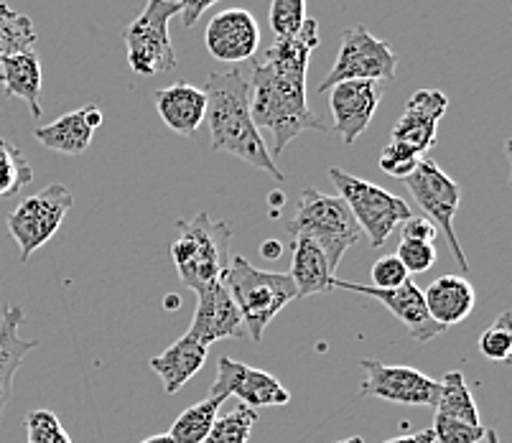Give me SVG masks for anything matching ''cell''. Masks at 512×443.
<instances>
[{"label":"cell","mask_w":512,"mask_h":443,"mask_svg":"<svg viewBox=\"0 0 512 443\" xmlns=\"http://www.w3.org/2000/svg\"><path fill=\"white\" fill-rule=\"evenodd\" d=\"M319 46V23L306 18L304 29L293 39H276L271 49L253 62L250 115L258 130H271V156H281L293 138L306 130L329 133L306 102V74L314 49Z\"/></svg>","instance_id":"obj_1"},{"label":"cell","mask_w":512,"mask_h":443,"mask_svg":"<svg viewBox=\"0 0 512 443\" xmlns=\"http://www.w3.org/2000/svg\"><path fill=\"white\" fill-rule=\"evenodd\" d=\"M207 95V120L212 135V151L230 153L253 169L271 174L278 184L286 181V174L276 166L271 151L265 146L263 135L255 128L250 115V87L248 79L237 69L214 72L204 85Z\"/></svg>","instance_id":"obj_2"},{"label":"cell","mask_w":512,"mask_h":443,"mask_svg":"<svg viewBox=\"0 0 512 443\" xmlns=\"http://www.w3.org/2000/svg\"><path fill=\"white\" fill-rule=\"evenodd\" d=\"M176 240L171 242V260L179 281L194 293H202L212 283H220L230 258L232 225L217 222L209 212L176 222Z\"/></svg>","instance_id":"obj_3"},{"label":"cell","mask_w":512,"mask_h":443,"mask_svg":"<svg viewBox=\"0 0 512 443\" xmlns=\"http://www.w3.org/2000/svg\"><path fill=\"white\" fill-rule=\"evenodd\" d=\"M222 286L235 301L242 324H245V334H250L253 342H260L268 324L286 309L288 303L296 301V286H293L291 275L260 270L240 255H235L232 263L227 265Z\"/></svg>","instance_id":"obj_4"},{"label":"cell","mask_w":512,"mask_h":443,"mask_svg":"<svg viewBox=\"0 0 512 443\" xmlns=\"http://www.w3.org/2000/svg\"><path fill=\"white\" fill-rule=\"evenodd\" d=\"M288 232L291 237H306L314 242L321 253L327 255L332 270H337L344 253L357 245L362 235L344 199L337 194H324L314 186L304 189L301 194L296 214L288 222Z\"/></svg>","instance_id":"obj_5"},{"label":"cell","mask_w":512,"mask_h":443,"mask_svg":"<svg viewBox=\"0 0 512 443\" xmlns=\"http://www.w3.org/2000/svg\"><path fill=\"white\" fill-rule=\"evenodd\" d=\"M327 174L329 179H332L334 189L339 191L337 197L344 199V204H347L352 217H355L360 232H365V235L370 237L372 247H383L385 240H388L406 219L413 217L406 199L395 197V194L385 191L383 186L370 184V181L365 179H357V176L339 169V166H332Z\"/></svg>","instance_id":"obj_6"},{"label":"cell","mask_w":512,"mask_h":443,"mask_svg":"<svg viewBox=\"0 0 512 443\" xmlns=\"http://www.w3.org/2000/svg\"><path fill=\"white\" fill-rule=\"evenodd\" d=\"M176 0H148L141 16L123 29L130 69L141 77H156L176 69V51L171 44V18L179 16Z\"/></svg>","instance_id":"obj_7"},{"label":"cell","mask_w":512,"mask_h":443,"mask_svg":"<svg viewBox=\"0 0 512 443\" xmlns=\"http://www.w3.org/2000/svg\"><path fill=\"white\" fill-rule=\"evenodd\" d=\"M398 72V54L388 41L377 39L365 26H352L342 34L337 62L319 82V92H329L339 82H388Z\"/></svg>","instance_id":"obj_8"},{"label":"cell","mask_w":512,"mask_h":443,"mask_svg":"<svg viewBox=\"0 0 512 443\" xmlns=\"http://www.w3.org/2000/svg\"><path fill=\"white\" fill-rule=\"evenodd\" d=\"M403 181H406L408 191H411V197L416 199L418 207L426 212V219L434 222L436 230L444 232L446 242H449L451 247V255H454V260L459 263L462 273H467V255H464L462 242H459L454 230V219L456 212H459V199H462L459 184L441 171V166L434 158H421L416 171Z\"/></svg>","instance_id":"obj_9"},{"label":"cell","mask_w":512,"mask_h":443,"mask_svg":"<svg viewBox=\"0 0 512 443\" xmlns=\"http://www.w3.org/2000/svg\"><path fill=\"white\" fill-rule=\"evenodd\" d=\"M72 204L74 197L67 186L51 184L34 197H26L13 209L8 217V232L18 242L21 263H29L31 255L57 235Z\"/></svg>","instance_id":"obj_10"},{"label":"cell","mask_w":512,"mask_h":443,"mask_svg":"<svg viewBox=\"0 0 512 443\" xmlns=\"http://www.w3.org/2000/svg\"><path fill=\"white\" fill-rule=\"evenodd\" d=\"M365 370V380L360 393L365 398H380L398 405H426L436 408L441 395V382L431 380L416 367L406 365H383L377 359H360Z\"/></svg>","instance_id":"obj_11"},{"label":"cell","mask_w":512,"mask_h":443,"mask_svg":"<svg viewBox=\"0 0 512 443\" xmlns=\"http://www.w3.org/2000/svg\"><path fill=\"white\" fill-rule=\"evenodd\" d=\"M209 395H217L222 400L235 395L242 400V405L253 410L291 403V393L271 372L242 365L230 357H220V362H217V377H214Z\"/></svg>","instance_id":"obj_12"},{"label":"cell","mask_w":512,"mask_h":443,"mask_svg":"<svg viewBox=\"0 0 512 443\" xmlns=\"http://www.w3.org/2000/svg\"><path fill=\"white\" fill-rule=\"evenodd\" d=\"M334 288L377 298V301L383 303L385 309H388L400 324L406 326L413 342H421V344L431 342V339H436L439 334H444L446 331L444 326H439L431 316H428L426 301H423V291L411 281H406L398 288L380 291V288L365 286V283H349V281H339V278H334Z\"/></svg>","instance_id":"obj_13"},{"label":"cell","mask_w":512,"mask_h":443,"mask_svg":"<svg viewBox=\"0 0 512 443\" xmlns=\"http://www.w3.org/2000/svg\"><path fill=\"white\" fill-rule=\"evenodd\" d=\"M204 46L217 62L237 64L255 57L260 46L258 18L245 8H227L207 23Z\"/></svg>","instance_id":"obj_14"},{"label":"cell","mask_w":512,"mask_h":443,"mask_svg":"<svg viewBox=\"0 0 512 443\" xmlns=\"http://www.w3.org/2000/svg\"><path fill=\"white\" fill-rule=\"evenodd\" d=\"M383 100V85L380 82H339L332 87L329 107H332L334 130L342 143L352 146L367 130L377 113V105Z\"/></svg>","instance_id":"obj_15"},{"label":"cell","mask_w":512,"mask_h":443,"mask_svg":"<svg viewBox=\"0 0 512 443\" xmlns=\"http://www.w3.org/2000/svg\"><path fill=\"white\" fill-rule=\"evenodd\" d=\"M197 296V311H194L192 326L186 331L189 337L202 342L204 347H209V344L214 342H222V339L248 337L240 311H237L235 301H232V296L227 293V288L222 286V281L212 283V286L204 288Z\"/></svg>","instance_id":"obj_16"},{"label":"cell","mask_w":512,"mask_h":443,"mask_svg":"<svg viewBox=\"0 0 512 443\" xmlns=\"http://www.w3.org/2000/svg\"><path fill=\"white\" fill-rule=\"evenodd\" d=\"M449 97L441 90H418L406 102V110L393 125V141L406 143L423 156L436 146V128L444 118Z\"/></svg>","instance_id":"obj_17"},{"label":"cell","mask_w":512,"mask_h":443,"mask_svg":"<svg viewBox=\"0 0 512 443\" xmlns=\"http://www.w3.org/2000/svg\"><path fill=\"white\" fill-rule=\"evenodd\" d=\"M102 123H105V115H102L100 107L85 105L39 128L34 138L49 151L64 153V156H82V153H87L92 138H95V130Z\"/></svg>","instance_id":"obj_18"},{"label":"cell","mask_w":512,"mask_h":443,"mask_svg":"<svg viewBox=\"0 0 512 443\" xmlns=\"http://www.w3.org/2000/svg\"><path fill=\"white\" fill-rule=\"evenodd\" d=\"M26 321L21 306L3 303L0 311V415L13 398V380L26 354L39 347V339H23L21 324Z\"/></svg>","instance_id":"obj_19"},{"label":"cell","mask_w":512,"mask_h":443,"mask_svg":"<svg viewBox=\"0 0 512 443\" xmlns=\"http://www.w3.org/2000/svg\"><path fill=\"white\" fill-rule=\"evenodd\" d=\"M153 102H156L158 118L164 120L166 128L174 130L176 135H184V138H192L199 125L204 123V115H207L204 90L186 85V82H176V85L156 90Z\"/></svg>","instance_id":"obj_20"},{"label":"cell","mask_w":512,"mask_h":443,"mask_svg":"<svg viewBox=\"0 0 512 443\" xmlns=\"http://www.w3.org/2000/svg\"><path fill=\"white\" fill-rule=\"evenodd\" d=\"M423 301H426L428 316L439 326L449 329V326L462 324L472 314L477 296H474L472 283L462 275H441L426 288Z\"/></svg>","instance_id":"obj_21"},{"label":"cell","mask_w":512,"mask_h":443,"mask_svg":"<svg viewBox=\"0 0 512 443\" xmlns=\"http://www.w3.org/2000/svg\"><path fill=\"white\" fill-rule=\"evenodd\" d=\"M207 352L209 347H204L202 342H197L194 337L184 334V337L176 339L169 349L156 354V357L151 359V370L161 377V382H164V393H179L181 387L202 370L204 362H207Z\"/></svg>","instance_id":"obj_22"},{"label":"cell","mask_w":512,"mask_h":443,"mask_svg":"<svg viewBox=\"0 0 512 443\" xmlns=\"http://www.w3.org/2000/svg\"><path fill=\"white\" fill-rule=\"evenodd\" d=\"M293 263L291 281L296 286V298H309L316 293L334 291V270L327 255L306 237H291Z\"/></svg>","instance_id":"obj_23"},{"label":"cell","mask_w":512,"mask_h":443,"mask_svg":"<svg viewBox=\"0 0 512 443\" xmlns=\"http://www.w3.org/2000/svg\"><path fill=\"white\" fill-rule=\"evenodd\" d=\"M0 85L8 97H18L29 105L31 115L41 118V92H44V69L36 51H21L0 62Z\"/></svg>","instance_id":"obj_24"},{"label":"cell","mask_w":512,"mask_h":443,"mask_svg":"<svg viewBox=\"0 0 512 443\" xmlns=\"http://www.w3.org/2000/svg\"><path fill=\"white\" fill-rule=\"evenodd\" d=\"M436 415L444 418H454V421L472 423V426H482L479 423V408L474 403V395L469 385L464 382V375L459 370L446 372L441 380V395L436 403Z\"/></svg>","instance_id":"obj_25"},{"label":"cell","mask_w":512,"mask_h":443,"mask_svg":"<svg viewBox=\"0 0 512 443\" xmlns=\"http://www.w3.org/2000/svg\"><path fill=\"white\" fill-rule=\"evenodd\" d=\"M225 403L217 395H209L202 403L186 408L171 426L169 436L174 443H202L207 433L212 431L217 415H220V405Z\"/></svg>","instance_id":"obj_26"},{"label":"cell","mask_w":512,"mask_h":443,"mask_svg":"<svg viewBox=\"0 0 512 443\" xmlns=\"http://www.w3.org/2000/svg\"><path fill=\"white\" fill-rule=\"evenodd\" d=\"M36 29L29 16L0 3V62L13 54L34 49Z\"/></svg>","instance_id":"obj_27"},{"label":"cell","mask_w":512,"mask_h":443,"mask_svg":"<svg viewBox=\"0 0 512 443\" xmlns=\"http://www.w3.org/2000/svg\"><path fill=\"white\" fill-rule=\"evenodd\" d=\"M34 181V169L11 141L0 138V199L16 197L23 186Z\"/></svg>","instance_id":"obj_28"},{"label":"cell","mask_w":512,"mask_h":443,"mask_svg":"<svg viewBox=\"0 0 512 443\" xmlns=\"http://www.w3.org/2000/svg\"><path fill=\"white\" fill-rule=\"evenodd\" d=\"M255 421H258V413L240 403L232 413L217 415L212 431L202 443H248Z\"/></svg>","instance_id":"obj_29"},{"label":"cell","mask_w":512,"mask_h":443,"mask_svg":"<svg viewBox=\"0 0 512 443\" xmlns=\"http://www.w3.org/2000/svg\"><path fill=\"white\" fill-rule=\"evenodd\" d=\"M306 0H273L271 29L276 39H293L306 23Z\"/></svg>","instance_id":"obj_30"},{"label":"cell","mask_w":512,"mask_h":443,"mask_svg":"<svg viewBox=\"0 0 512 443\" xmlns=\"http://www.w3.org/2000/svg\"><path fill=\"white\" fill-rule=\"evenodd\" d=\"M479 352L492 362H507L512 354V329H510V314L502 311L497 316L495 324L490 329L482 331L479 337Z\"/></svg>","instance_id":"obj_31"},{"label":"cell","mask_w":512,"mask_h":443,"mask_svg":"<svg viewBox=\"0 0 512 443\" xmlns=\"http://www.w3.org/2000/svg\"><path fill=\"white\" fill-rule=\"evenodd\" d=\"M26 443H72V438L51 410H31L26 415Z\"/></svg>","instance_id":"obj_32"},{"label":"cell","mask_w":512,"mask_h":443,"mask_svg":"<svg viewBox=\"0 0 512 443\" xmlns=\"http://www.w3.org/2000/svg\"><path fill=\"white\" fill-rule=\"evenodd\" d=\"M421 158V153L413 151L406 143L390 141L383 148V153H380V158H377V166H380L383 174L395 176V179H408L416 171L418 163H421Z\"/></svg>","instance_id":"obj_33"},{"label":"cell","mask_w":512,"mask_h":443,"mask_svg":"<svg viewBox=\"0 0 512 443\" xmlns=\"http://www.w3.org/2000/svg\"><path fill=\"white\" fill-rule=\"evenodd\" d=\"M431 431H434L436 443H482L484 431H487V428L454 421V418H444V415H436L434 428H431Z\"/></svg>","instance_id":"obj_34"},{"label":"cell","mask_w":512,"mask_h":443,"mask_svg":"<svg viewBox=\"0 0 512 443\" xmlns=\"http://www.w3.org/2000/svg\"><path fill=\"white\" fill-rule=\"evenodd\" d=\"M395 258L403 263L406 273H426L436 263V247L428 245V242L400 240Z\"/></svg>","instance_id":"obj_35"},{"label":"cell","mask_w":512,"mask_h":443,"mask_svg":"<svg viewBox=\"0 0 512 443\" xmlns=\"http://www.w3.org/2000/svg\"><path fill=\"white\" fill-rule=\"evenodd\" d=\"M408 281V273L395 255H383L372 265V288L388 291V288H398Z\"/></svg>","instance_id":"obj_36"},{"label":"cell","mask_w":512,"mask_h":443,"mask_svg":"<svg viewBox=\"0 0 512 443\" xmlns=\"http://www.w3.org/2000/svg\"><path fill=\"white\" fill-rule=\"evenodd\" d=\"M403 240H413V242H428V245H434L436 235H439V230H436V225L431 222V219L426 217H411L403 222Z\"/></svg>","instance_id":"obj_37"},{"label":"cell","mask_w":512,"mask_h":443,"mask_svg":"<svg viewBox=\"0 0 512 443\" xmlns=\"http://www.w3.org/2000/svg\"><path fill=\"white\" fill-rule=\"evenodd\" d=\"M181 8V21H184V29H192L194 23L202 18V13L207 8H212L214 3H220V0H176Z\"/></svg>","instance_id":"obj_38"},{"label":"cell","mask_w":512,"mask_h":443,"mask_svg":"<svg viewBox=\"0 0 512 443\" xmlns=\"http://www.w3.org/2000/svg\"><path fill=\"white\" fill-rule=\"evenodd\" d=\"M385 443H436L434 431L431 428H423V431L411 433V436H398V438H390Z\"/></svg>","instance_id":"obj_39"},{"label":"cell","mask_w":512,"mask_h":443,"mask_svg":"<svg viewBox=\"0 0 512 443\" xmlns=\"http://www.w3.org/2000/svg\"><path fill=\"white\" fill-rule=\"evenodd\" d=\"M281 253H283V245H281V242H276V240L263 242V245H260V255H263V258H268V260L281 258Z\"/></svg>","instance_id":"obj_40"},{"label":"cell","mask_w":512,"mask_h":443,"mask_svg":"<svg viewBox=\"0 0 512 443\" xmlns=\"http://www.w3.org/2000/svg\"><path fill=\"white\" fill-rule=\"evenodd\" d=\"M141 443H174V441H171L169 433H158V436L146 438V441H141Z\"/></svg>","instance_id":"obj_41"},{"label":"cell","mask_w":512,"mask_h":443,"mask_svg":"<svg viewBox=\"0 0 512 443\" xmlns=\"http://www.w3.org/2000/svg\"><path fill=\"white\" fill-rule=\"evenodd\" d=\"M482 443H500V438H497L495 428H492V431H484V441Z\"/></svg>","instance_id":"obj_42"},{"label":"cell","mask_w":512,"mask_h":443,"mask_svg":"<svg viewBox=\"0 0 512 443\" xmlns=\"http://www.w3.org/2000/svg\"><path fill=\"white\" fill-rule=\"evenodd\" d=\"M337 443H365V441H362L360 436H355V438H344V441H337Z\"/></svg>","instance_id":"obj_43"},{"label":"cell","mask_w":512,"mask_h":443,"mask_svg":"<svg viewBox=\"0 0 512 443\" xmlns=\"http://www.w3.org/2000/svg\"><path fill=\"white\" fill-rule=\"evenodd\" d=\"M271 202H273V204H283V197H281V194H273Z\"/></svg>","instance_id":"obj_44"},{"label":"cell","mask_w":512,"mask_h":443,"mask_svg":"<svg viewBox=\"0 0 512 443\" xmlns=\"http://www.w3.org/2000/svg\"><path fill=\"white\" fill-rule=\"evenodd\" d=\"M171 306V309H176V306H179V298H169V301H166Z\"/></svg>","instance_id":"obj_45"},{"label":"cell","mask_w":512,"mask_h":443,"mask_svg":"<svg viewBox=\"0 0 512 443\" xmlns=\"http://www.w3.org/2000/svg\"><path fill=\"white\" fill-rule=\"evenodd\" d=\"M0 3H3V0H0Z\"/></svg>","instance_id":"obj_46"}]
</instances>
